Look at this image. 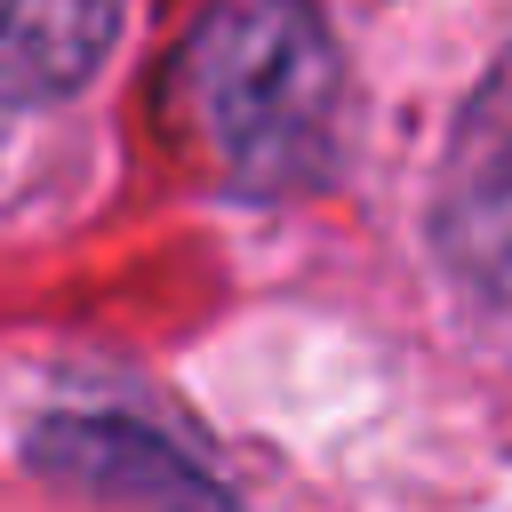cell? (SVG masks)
I'll return each mask as SVG.
<instances>
[{"instance_id":"obj_2","label":"cell","mask_w":512,"mask_h":512,"mask_svg":"<svg viewBox=\"0 0 512 512\" xmlns=\"http://www.w3.org/2000/svg\"><path fill=\"white\" fill-rule=\"evenodd\" d=\"M120 32V0H0V104L72 96Z\"/></svg>"},{"instance_id":"obj_1","label":"cell","mask_w":512,"mask_h":512,"mask_svg":"<svg viewBox=\"0 0 512 512\" xmlns=\"http://www.w3.org/2000/svg\"><path fill=\"white\" fill-rule=\"evenodd\" d=\"M184 104L240 192H312L336 168L344 72L304 0H216L184 40Z\"/></svg>"},{"instance_id":"obj_3","label":"cell","mask_w":512,"mask_h":512,"mask_svg":"<svg viewBox=\"0 0 512 512\" xmlns=\"http://www.w3.org/2000/svg\"><path fill=\"white\" fill-rule=\"evenodd\" d=\"M32 464L72 480V488H96V496H208V480L192 464H176L152 432L136 424H112V416H64V424H40L32 432Z\"/></svg>"}]
</instances>
